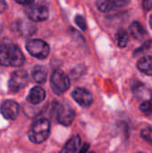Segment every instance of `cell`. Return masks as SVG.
I'll use <instances>...</instances> for the list:
<instances>
[{
	"label": "cell",
	"instance_id": "cell-4",
	"mask_svg": "<svg viewBox=\"0 0 152 153\" xmlns=\"http://www.w3.org/2000/svg\"><path fill=\"white\" fill-rule=\"evenodd\" d=\"M26 49L32 56L39 59L47 58L50 52L48 44L39 39L29 40L26 44Z\"/></svg>",
	"mask_w": 152,
	"mask_h": 153
},
{
	"label": "cell",
	"instance_id": "cell-25",
	"mask_svg": "<svg viewBox=\"0 0 152 153\" xmlns=\"http://www.w3.org/2000/svg\"><path fill=\"white\" fill-rule=\"evenodd\" d=\"M89 148H90V145H89V144H85V145L83 146V148H82V149L80 150V152H87V151L89 150Z\"/></svg>",
	"mask_w": 152,
	"mask_h": 153
},
{
	"label": "cell",
	"instance_id": "cell-15",
	"mask_svg": "<svg viewBox=\"0 0 152 153\" xmlns=\"http://www.w3.org/2000/svg\"><path fill=\"white\" fill-rule=\"evenodd\" d=\"M32 77L38 83H44L47 77V70L43 65H36L32 71Z\"/></svg>",
	"mask_w": 152,
	"mask_h": 153
},
{
	"label": "cell",
	"instance_id": "cell-18",
	"mask_svg": "<svg viewBox=\"0 0 152 153\" xmlns=\"http://www.w3.org/2000/svg\"><path fill=\"white\" fill-rule=\"evenodd\" d=\"M140 110L146 116H152V100H144L140 106Z\"/></svg>",
	"mask_w": 152,
	"mask_h": 153
},
{
	"label": "cell",
	"instance_id": "cell-21",
	"mask_svg": "<svg viewBox=\"0 0 152 153\" xmlns=\"http://www.w3.org/2000/svg\"><path fill=\"white\" fill-rule=\"evenodd\" d=\"M151 48H152V40H150V41H147L146 43H144L142 46V48H138L136 51H135V55H137V54H139V53H142V50L145 48L146 50L147 49H150Z\"/></svg>",
	"mask_w": 152,
	"mask_h": 153
},
{
	"label": "cell",
	"instance_id": "cell-19",
	"mask_svg": "<svg viewBox=\"0 0 152 153\" xmlns=\"http://www.w3.org/2000/svg\"><path fill=\"white\" fill-rule=\"evenodd\" d=\"M142 138L146 141L147 143L152 144V128L151 127H146L142 130L141 132Z\"/></svg>",
	"mask_w": 152,
	"mask_h": 153
},
{
	"label": "cell",
	"instance_id": "cell-14",
	"mask_svg": "<svg viewBox=\"0 0 152 153\" xmlns=\"http://www.w3.org/2000/svg\"><path fill=\"white\" fill-rule=\"evenodd\" d=\"M129 29H130V32H131L132 36L136 40H142L147 35V32H146L145 29L138 22H133L130 25V28Z\"/></svg>",
	"mask_w": 152,
	"mask_h": 153
},
{
	"label": "cell",
	"instance_id": "cell-16",
	"mask_svg": "<svg viewBox=\"0 0 152 153\" xmlns=\"http://www.w3.org/2000/svg\"><path fill=\"white\" fill-rule=\"evenodd\" d=\"M81 145V137L76 135L72 137L64 146L62 152H75L79 151Z\"/></svg>",
	"mask_w": 152,
	"mask_h": 153
},
{
	"label": "cell",
	"instance_id": "cell-13",
	"mask_svg": "<svg viewBox=\"0 0 152 153\" xmlns=\"http://www.w3.org/2000/svg\"><path fill=\"white\" fill-rule=\"evenodd\" d=\"M138 69L144 74L152 76V56H145L137 62Z\"/></svg>",
	"mask_w": 152,
	"mask_h": 153
},
{
	"label": "cell",
	"instance_id": "cell-9",
	"mask_svg": "<svg viewBox=\"0 0 152 153\" xmlns=\"http://www.w3.org/2000/svg\"><path fill=\"white\" fill-rule=\"evenodd\" d=\"M73 99L82 107L87 108L93 103L92 94L84 88H76L72 93Z\"/></svg>",
	"mask_w": 152,
	"mask_h": 153
},
{
	"label": "cell",
	"instance_id": "cell-10",
	"mask_svg": "<svg viewBox=\"0 0 152 153\" xmlns=\"http://www.w3.org/2000/svg\"><path fill=\"white\" fill-rule=\"evenodd\" d=\"M130 0H97V7L100 12L107 13L115 8L125 6Z\"/></svg>",
	"mask_w": 152,
	"mask_h": 153
},
{
	"label": "cell",
	"instance_id": "cell-2",
	"mask_svg": "<svg viewBox=\"0 0 152 153\" xmlns=\"http://www.w3.org/2000/svg\"><path fill=\"white\" fill-rule=\"evenodd\" d=\"M50 133V122L47 118H40L38 119L33 126H31L30 130L29 131L28 136L31 143H42L45 142Z\"/></svg>",
	"mask_w": 152,
	"mask_h": 153
},
{
	"label": "cell",
	"instance_id": "cell-20",
	"mask_svg": "<svg viewBox=\"0 0 152 153\" xmlns=\"http://www.w3.org/2000/svg\"><path fill=\"white\" fill-rule=\"evenodd\" d=\"M74 22L75 23L77 24V26L82 29V30H86L87 29V23H86V20L85 18L82 16V15H76L75 16V19H74Z\"/></svg>",
	"mask_w": 152,
	"mask_h": 153
},
{
	"label": "cell",
	"instance_id": "cell-23",
	"mask_svg": "<svg viewBox=\"0 0 152 153\" xmlns=\"http://www.w3.org/2000/svg\"><path fill=\"white\" fill-rule=\"evenodd\" d=\"M14 1L22 5H30L34 2V0H14Z\"/></svg>",
	"mask_w": 152,
	"mask_h": 153
},
{
	"label": "cell",
	"instance_id": "cell-5",
	"mask_svg": "<svg viewBox=\"0 0 152 153\" xmlns=\"http://www.w3.org/2000/svg\"><path fill=\"white\" fill-rule=\"evenodd\" d=\"M29 82L28 74L24 70H18L13 73L9 80L8 87L11 92L15 93L26 87Z\"/></svg>",
	"mask_w": 152,
	"mask_h": 153
},
{
	"label": "cell",
	"instance_id": "cell-3",
	"mask_svg": "<svg viewBox=\"0 0 152 153\" xmlns=\"http://www.w3.org/2000/svg\"><path fill=\"white\" fill-rule=\"evenodd\" d=\"M70 79L64 71L56 69L53 72L50 78V86L55 94H63L70 88Z\"/></svg>",
	"mask_w": 152,
	"mask_h": 153
},
{
	"label": "cell",
	"instance_id": "cell-8",
	"mask_svg": "<svg viewBox=\"0 0 152 153\" xmlns=\"http://www.w3.org/2000/svg\"><path fill=\"white\" fill-rule=\"evenodd\" d=\"M19 110H20L19 104L12 100H4L0 107L1 114L5 119L8 120H14L19 114Z\"/></svg>",
	"mask_w": 152,
	"mask_h": 153
},
{
	"label": "cell",
	"instance_id": "cell-7",
	"mask_svg": "<svg viewBox=\"0 0 152 153\" xmlns=\"http://www.w3.org/2000/svg\"><path fill=\"white\" fill-rule=\"evenodd\" d=\"M27 17L31 22H43L48 18V10L47 7L39 4H34L25 9Z\"/></svg>",
	"mask_w": 152,
	"mask_h": 153
},
{
	"label": "cell",
	"instance_id": "cell-26",
	"mask_svg": "<svg viewBox=\"0 0 152 153\" xmlns=\"http://www.w3.org/2000/svg\"><path fill=\"white\" fill-rule=\"evenodd\" d=\"M150 26H151V28L152 29V14L151 15V17H150Z\"/></svg>",
	"mask_w": 152,
	"mask_h": 153
},
{
	"label": "cell",
	"instance_id": "cell-11",
	"mask_svg": "<svg viewBox=\"0 0 152 153\" xmlns=\"http://www.w3.org/2000/svg\"><path fill=\"white\" fill-rule=\"evenodd\" d=\"M45 98H46L45 90L39 86H36L30 90L27 97V101L32 105H38L41 103L42 101H44Z\"/></svg>",
	"mask_w": 152,
	"mask_h": 153
},
{
	"label": "cell",
	"instance_id": "cell-22",
	"mask_svg": "<svg viewBox=\"0 0 152 153\" xmlns=\"http://www.w3.org/2000/svg\"><path fill=\"white\" fill-rule=\"evenodd\" d=\"M142 6L145 11H150L152 9V0H143Z\"/></svg>",
	"mask_w": 152,
	"mask_h": 153
},
{
	"label": "cell",
	"instance_id": "cell-17",
	"mask_svg": "<svg viewBox=\"0 0 152 153\" xmlns=\"http://www.w3.org/2000/svg\"><path fill=\"white\" fill-rule=\"evenodd\" d=\"M116 40L117 43V46L119 48H125L127 46L128 40H129V37H128V33L124 29H120L117 30L116 34Z\"/></svg>",
	"mask_w": 152,
	"mask_h": 153
},
{
	"label": "cell",
	"instance_id": "cell-1",
	"mask_svg": "<svg viewBox=\"0 0 152 153\" xmlns=\"http://www.w3.org/2000/svg\"><path fill=\"white\" fill-rule=\"evenodd\" d=\"M25 57L21 49L10 42L0 45V65L4 66L20 67L24 64Z\"/></svg>",
	"mask_w": 152,
	"mask_h": 153
},
{
	"label": "cell",
	"instance_id": "cell-12",
	"mask_svg": "<svg viewBox=\"0 0 152 153\" xmlns=\"http://www.w3.org/2000/svg\"><path fill=\"white\" fill-rule=\"evenodd\" d=\"M16 30L21 35L24 37H29L36 32L37 28L31 22L20 20L16 22Z\"/></svg>",
	"mask_w": 152,
	"mask_h": 153
},
{
	"label": "cell",
	"instance_id": "cell-6",
	"mask_svg": "<svg viewBox=\"0 0 152 153\" xmlns=\"http://www.w3.org/2000/svg\"><path fill=\"white\" fill-rule=\"evenodd\" d=\"M57 122L65 126H69L73 124L75 118L74 109L67 103H64L59 106L56 115Z\"/></svg>",
	"mask_w": 152,
	"mask_h": 153
},
{
	"label": "cell",
	"instance_id": "cell-24",
	"mask_svg": "<svg viewBox=\"0 0 152 153\" xmlns=\"http://www.w3.org/2000/svg\"><path fill=\"white\" fill-rule=\"evenodd\" d=\"M7 9V4L4 0H0V13H4Z\"/></svg>",
	"mask_w": 152,
	"mask_h": 153
}]
</instances>
